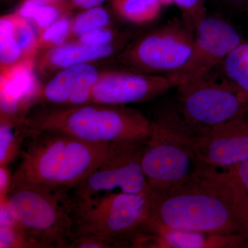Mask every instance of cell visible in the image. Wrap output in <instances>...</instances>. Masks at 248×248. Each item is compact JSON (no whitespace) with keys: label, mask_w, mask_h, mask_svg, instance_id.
I'll use <instances>...</instances> for the list:
<instances>
[{"label":"cell","mask_w":248,"mask_h":248,"mask_svg":"<svg viewBox=\"0 0 248 248\" xmlns=\"http://www.w3.org/2000/svg\"><path fill=\"white\" fill-rule=\"evenodd\" d=\"M248 206V200L240 195L222 170L201 164L184 185L152 195L150 217L177 229L243 234Z\"/></svg>","instance_id":"obj_1"},{"label":"cell","mask_w":248,"mask_h":248,"mask_svg":"<svg viewBox=\"0 0 248 248\" xmlns=\"http://www.w3.org/2000/svg\"><path fill=\"white\" fill-rule=\"evenodd\" d=\"M114 144L89 143L60 132L28 128L11 185L73 190L102 164Z\"/></svg>","instance_id":"obj_2"},{"label":"cell","mask_w":248,"mask_h":248,"mask_svg":"<svg viewBox=\"0 0 248 248\" xmlns=\"http://www.w3.org/2000/svg\"><path fill=\"white\" fill-rule=\"evenodd\" d=\"M28 128L60 132L84 141L116 143L146 141L152 121L126 105L89 104L44 108L26 115Z\"/></svg>","instance_id":"obj_3"},{"label":"cell","mask_w":248,"mask_h":248,"mask_svg":"<svg viewBox=\"0 0 248 248\" xmlns=\"http://www.w3.org/2000/svg\"><path fill=\"white\" fill-rule=\"evenodd\" d=\"M196 134L175 104L156 112L141 158L143 173L155 195L184 185L200 169L193 149Z\"/></svg>","instance_id":"obj_4"},{"label":"cell","mask_w":248,"mask_h":248,"mask_svg":"<svg viewBox=\"0 0 248 248\" xmlns=\"http://www.w3.org/2000/svg\"><path fill=\"white\" fill-rule=\"evenodd\" d=\"M68 192L27 184L11 186L4 201L15 223L34 248L69 247L74 223Z\"/></svg>","instance_id":"obj_5"},{"label":"cell","mask_w":248,"mask_h":248,"mask_svg":"<svg viewBox=\"0 0 248 248\" xmlns=\"http://www.w3.org/2000/svg\"><path fill=\"white\" fill-rule=\"evenodd\" d=\"M153 195L113 192L82 202L72 200L74 233L107 236L132 247L134 238L151 215Z\"/></svg>","instance_id":"obj_6"},{"label":"cell","mask_w":248,"mask_h":248,"mask_svg":"<svg viewBox=\"0 0 248 248\" xmlns=\"http://www.w3.org/2000/svg\"><path fill=\"white\" fill-rule=\"evenodd\" d=\"M213 72L176 88L177 102L174 104L197 131L248 114V96L223 76L217 79Z\"/></svg>","instance_id":"obj_7"},{"label":"cell","mask_w":248,"mask_h":248,"mask_svg":"<svg viewBox=\"0 0 248 248\" xmlns=\"http://www.w3.org/2000/svg\"><path fill=\"white\" fill-rule=\"evenodd\" d=\"M195 31L175 18L141 37L125 53L122 61L133 71L179 77L190 62Z\"/></svg>","instance_id":"obj_8"},{"label":"cell","mask_w":248,"mask_h":248,"mask_svg":"<svg viewBox=\"0 0 248 248\" xmlns=\"http://www.w3.org/2000/svg\"><path fill=\"white\" fill-rule=\"evenodd\" d=\"M146 141L116 143L106 159L73 190L72 200L82 202L98 195L120 192L153 195L141 166Z\"/></svg>","instance_id":"obj_9"},{"label":"cell","mask_w":248,"mask_h":248,"mask_svg":"<svg viewBox=\"0 0 248 248\" xmlns=\"http://www.w3.org/2000/svg\"><path fill=\"white\" fill-rule=\"evenodd\" d=\"M184 83L177 76L113 72L100 75L91 88L90 103L127 105L148 102Z\"/></svg>","instance_id":"obj_10"},{"label":"cell","mask_w":248,"mask_h":248,"mask_svg":"<svg viewBox=\"0 0 248 248\" xmlns=\"http://www.w3.org/2000/svg\"><path fill=\"white\" fill-rule=\"evenodd\" d=\"M194 31L192 57L179 76L184 82L213 72L245 41L231 24L218 16L205 15Z\"/></svg>","instance_id":"obj_11"},{"label":"cell","mask_w":248,"mask_h":248,"mask_svg":"<svg viewBox=\"0 0 248 248\" xmlns=\"http://www.w3.org/2000/svg\"><path fill=\"white\" fill-rule=\"evenodd\" d=\"M248 115L197 131L193 149L200 164L226 169L248 159Z\"/></svg>","instance_id":"obj_12"},{"label":"cell","mask_w":248,"mask_h":248,"mask_svg":"<svg viewBox=\"0 0 248 248\" xmlns=\"http://www.w3.org/2000/svg\"><path fill=\"white\" fill-rule=\"evenodd\" d=\"M133 248H248L241 234H217L166 226L149 217L133 241Z\"/></svg>","instance_id":"obj_13"},{"label":"cell","mask_w":248,"mask_h":248,"mask_svg":"<svg viewBox=\"0 0 248 248\" xmlns=\"http://www.w3.org/2000/svg\"><path fill=\"white\" fill-rule=\"evenodd\" d=\"M34 61L1 71V119L21 121L35 104L40 92L33 71Z\"/></svg>","instance_id":"obj_14"},{"label":"cell","mask_w":248,"mask_h":248,"mask_svg":"<svg viewBox=\"0 0 248 248\" xmlns=\"http://www.w3.org/2000/svg\"><path fill=\"white\" fill-rule=\"evenodd\" d=\"M99 76L87 63L65 68L40 91L36 102L44 101L58 107L89 104L91 88Z\"/></svg>","instance_id":"obj_15"},{"label":"cell","mask_w":248,"mask_h":248,"mask_svg":"<svg viewBox=\"0 0 248 248\" xmlns=\"http://www.w3.org/2000/svg\"><path fill=\"white\" fill-rule=\"evenodd\" d=\"M114 47L109 45L92 46L78 42L63 44L53 47L47 52L41 66L45 68H65L83 64L93 60L110 56L113 53Z\"/></svg>","instance_id":"obj_16"},{"label":"cell","mask_w":248,"mask_h":248,"mask_svg":"<svg viewBox=\"0 0 248 248\" xmlns=\"http://www.w3.org/2000/svg\"><path fill=\"white\" fill-rule=\"evenodd\" d=\"M28 127L24 121L1 119L0 123V166L11 164L20 154Z\"/></svg>","instance_id":"obj_17"},{"label":"cell","mask_w":248,"mask_h":248,"mask_svg":"<svg viewBox=\"0 0 248 248\" xmlns=\"http://www.w3.org/2000/svg\"><path fill=\"white\" fill-rule=\"evenodd\" d=\"M219 66L222 76L248 96V41L236 47Z\"/></svg>","instance_id":"obj_18"},{"label":"cell","mask_w":248,"mask_h":248,"mask_svg":"<svg viewBox=\"0 0 248 248\" xmlns=\"http://www.w3.org/2000/svg\"><path fill=\"white\" fill-rule=\"evenodd\" d=\"M112 5L120 16L136 24L153 20L162 6L159 0H113Z\"/></svg>","instance_id":"obj_19"},{"label":"cell","mask_w":248,"mask_h":248,"mask_svg":"<svg viewBox=\"0 0 248 248\" xmlns=\"http://www.w3.org/2000/svg\"><path fill=\"white\" fill-rule=\"evenodd\" d=\"M13 21L11 15L0 19V66L1 71L25 62L20 47L12 36Z\"/></svg>","instance_id":"obj_20"},{"label":"cell","mask_w":248,"mask_h":248,"mask_svg":"<svg viewBox=\"0 0 248 248\" xmlns=\"http://www.w3.org/2000/svg\"><path fill=\"white\" fill-rule=\"evenodd\" d=\"M13 21L12 36L22 50L26 61H34L39 41L29 21L18 14H11Z\"/></svg>","instance_id":"obj_21"},{"label":"cell","mask_w":248,"mask_h":248,"mask_svg":"<svg viewBox=\"0 0 248 248\" xmlns=\"http://www.w3.org/2000/svg\"><path fill=\"white\" fill-rule=\"evenodd\" d=\"M60 6L27 0L19 8L18 14L27 19L32 20L38 30L42 32L58 20Z\"/></svg>","instance_id":"obj_22"},{"label":"cell","mask_w":248,"mask_h":248,"mask_svg":"<svg viewBox=\"0 0 248 248\" xmlns=\"http://www.w3.org/2000/svg\"><path fill=\"white\" fill-rule=\"evenodd\" d=\"M109 22L110 17L106 10L100 7L87 9L75 19L71 26L72 33L80 35L87 31L106 27Z\"/></svg>","instance_id":"obj_23"},{"label":"cell","mask_w":248,"mask_h":248,"mask_svg":"<svg viewBox=\"0 0 248 248\" xmlns=\"http://www.w3.org/2000/svg\"><path fill=\"white\" fill-rule=\"evenodd\" d=\"M130 244L121 240L112 239L101 235L74 233L68 248H129Z\"/></svg>","instance_id":"obj_24"},{"label":"cell","mask_w":248,"mask_h":248,"mask_svg":"<svg viewBox=\"0 0 248 248\" xmlns=\"http://www.w3.org/2000/svg\"><path fill=\"white\" fill-rule=\"evenodd\" d=\"M71 24L67 18H60L42 32L39 46L42 45L51 48L63 45L69 35Z\"/></svg>","instance_id":"obj_25"},{"label":"cell","mask_w":248,"mask_h":248,"mask_svg":"<svg viewBox=\"0 0 248 248\" xmlns=\"http://www.w3.org/2000/svg\"><path fill=\"white\" fill-rule=\"evenodd\" d=\"M0 248H35L16 224L0 225Z\"/></svg>","instance_id":"obj_26"},{"label":"cell","mask_w":248,"mask_h":248,"mask_svg":"<svg viewBox=\"0 0 248 248\" xmlns=\"http://www.w3.org/2000/svg\"><path fill=\"white\" fill-rule=\"evenodd\" d=\"M174 2L182 12V19L195 31L201 19L206 15L205 0H174Z\"/></svg>","instance_id":"obj_27"},{"label":"cell","mask_w":248,"mask_h":248,"mask_svg":"<svg viewBox=\"0 0 248 248\" xmlns=\"http://www.w3.org/2000/svg\"><path fill=\"white\" fill-rule=\"evenodd\" d=\"M220 170L235 189L248 200V159L228 169Z\"/></svg>","instance_id":"obj_28"},{"label":"cell","mask_w":248,"mask_h":248,"mask_svg":"<svg viewBox=\"0 0 248 248\" xmlns=\"http://www.w3.org/2000/svg\"><path fill=\"white\" fill-rule=\"evenodd\" d=\"M113 38V34L111 31L101 28L87 31L79 35L80 43L84 45L99 46L109 45Z\"/></svg>","instance_id":"obj_29"},{"label":"cell","mask_w":248,"mask_h":248,"mask_svg":"<svg viewBox=\"0 0 248 248\" xmlns=\"http://www.w3.org/2000/svg\"><path fill=\"white\" fill-rule=\"evenodd\" d=\"M12 178L13 174L7 166H0V202L6 200L12 183Z\"/></svg>","instance_id":"obj_30"},{"label":"cell","mask_w":248,"mask_h":248,"mask_svg":"<svg viewBox=\"0 0 248 248\" xmlns=\"http://www.w3.org/2000/svg\"><path fill=\"white\" fill-rule=\"evenodd\" d=\"M105 1L106 0H72L75 6L85 9L98 7Z\"/></svg>","instance_id":"obj_31"},{"label":"cell","mask_w":248,"mask_h":248,"mask_svg":"<svg viewBox=\"0 0 248 248\" xmlns=\"http://www.w3.org/2000/svg\"><path fill=\"white\" fill-rule=\"evenodd\" d=\"M242 234L246 236V239L248 241V207L246 209V214H245Z\"/></svg>","instance_id":"obj_32"},{"label":"cell","mask_w":248,"mask_h":248,"mask_svg":"<svg viewBox=\"0 0 248 248\" xmlns=\"http://www.w3.org/2000/svg\"><path fill=\"white\" fill-rule=\"evenodd\" d=\"M37 2L48 5H55V6H61L64 0H33Z\"/></svg>","instance_id":"obj_33"},{"label":"cell","mask_w":248,"mask_h":248,"mask_svg":"<svg viewBox=\"0 0 248 248\" xmlns=\"http://www.w3.org/2000/svg\"><path fill=\"white\" fill-rule=\"evenodd\" d=\"M227 1L235 6H242L248 5V0H227Z\"/></svg>","instance_id":"obj_34"},{"label":"cell","mask_w":248,"mask_h":248,"mask_svg":"<svg viewBox=\"0 0 248 248\" xmlns=\"http://www.w3.org/2000/svg\"><path fill=\"white\" fill-rule=\"evenodd\" d=\"M162 6H169V5L174 2V0H159Z\"/></svg>","instance_id":"obj_35"}]
</instances>
